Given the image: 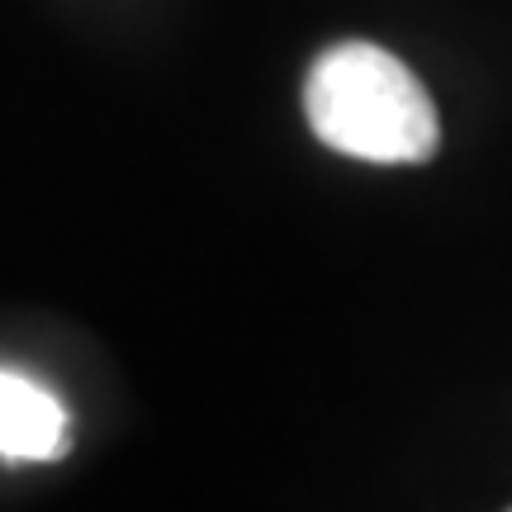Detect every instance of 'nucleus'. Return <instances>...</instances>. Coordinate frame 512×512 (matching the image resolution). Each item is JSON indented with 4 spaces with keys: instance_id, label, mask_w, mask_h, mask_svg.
Returning a JSON list of instances; mask_svg holds the SVG:
<instances>
[{
    "instance_id": "1",
    "label": "nucleus",
    "mask_w": 512,
    "mask_h": 512,
    "mask_svg": "<svg viewBox=\"0 0 512 512\" xmlns=\"http://www.w3.org/2000/svg\"><path fill=\"white\" fill-rule=\"evenodd\" d=\"M304 114L318 143L380 166L432 162L441 143L437 105L413 67L375 43H337L309 67Z\"/></svg>"
},
{
    "instance_id": "2",
    "label": "nucleus",
    "mask_w": 512,
    "mask_h": 512,
    "mask_svg": "<svg viewBox=\"0 0 512 512\" xmlns=\"http://www.w3.org/2000/svg\"><path fill=\"white\" fill-rule=\"evenodd\" d=\"M72 446L67 408L15 370H0V456L5 460H62Z\"/></svg>"
}]
</instances>
